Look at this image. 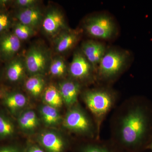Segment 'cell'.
I'll return each mask as SVG.
<instances>
[{"mask_svg": "<svg viewBox=\"0 0 152 152\" xmlns=\"http://www.w3.org/2000/svg\"><path fill=\"white\" fill-rule=\"evenodd\" d=\"M39 1L37 0H17L15 4L20 9L28 8L38 6Z\"/></svg>", "mask_w": 152, "mask_h": 152, "instance_id": "26", "label": "cell"}, {"mask_svg": "<svg viewBox=\"0 0 152 152\" xmlns=\"http://www.w3.org/2000/svg\"><path fill=\"white\" fill-rule=\"evenodd\" d=\"M84 28L91 37L101 40H108L115 35L116 28L111 17L104 14L88 18L85 21Z\"/></svg>", "mask_w": 152, "mask_h": 152, "instance_id": "6", "label": "cell"}, {"mask_svg": "<svg viewBox=\"0 0 152 152\" xmlns=\"http://www.w3.org/2000/svg\"><path fill=\"white\" fill-rule=\"evenodd\" d=\"M45 81L43 76H31L26 81L25 88L32 96L37 97L45 89Z\"/></svg>", "mask_w": 152, "mask_h": 152, "instance_id": "17", "label": "cell"}, {"mask_svg": "<svg viewBox=\"0 0 152 152\" xmlns=\"http://www.w3.org/2000/svg\"><path fill=\"white\" fill-rule=\"evenodd\" d=\"M42 11L38 6L20 9L16 14L18 21L36 29L39 26L43 19Z\"/></svg>", "mask_w": 152, "mask_h": 152, "instance_id": "13", "label": "cell"}, {"mask_svg": "<svg viewBox=\"0 0 152 152\" xmlns=\"http://www.w3.org/2000/svg\"><path fill=\"white\" fill-rule=\"evenodd\" d=\"M44 100L47 105L56 108L61 107L64 103L58 88L54 85H50L44 90Z\"/></svg>", "mask_w": 152, "mask_h": 152, "instance_id": "18", "label": "cell"}, {"mask_svg": "<svg viewBox=\"0 0 152 152\" xmlns=\"http://www.w3.org/2000/svg\"><path fill=\"white\" fill-rule=\"evenodd\" d=\"M14 132L15 127L12 123L7 118L0 115V137H10Z\"/></svg>", "mask_w": 152, "mask_h": 152, "instance_id": "24", "label": "cell"}, {"mask_svg": "<svg viewBox=\"0 0 152 152\" xmlns=\"http://www.w3.org/2000/svg\"><path fill=\"white\" fill-rule=\"evenodd\" d=\"M78 152H126L121 148L110 139L88 140L80 148Z\"/></svg>", "mask_w": 152, "mask_h": 152, "instance_id": "14", "label": "cell"}, {"mask_svg": "<svg viewBox=\"0 0 152 152\" xmlns=\"http://www.w3.org/2000/svg\"><path fill=\"white\" fill-rule=\"evenodd\" d=\"M80 32L71 29L62 32L55 38V50L57 53L64 54L72 50L80 39Z\"/></svg>", "mask_w": 152, "mask_h": 152, "instance_id": "11", "label": "cell"}, {"mask_svg": "<svg viewBox=\"0 0 152 152\" xmlns=\"http://www.w3.org/2000/svg\"><path fill=\"white\" fill-rule=\"evenodd\" d=\"M0 152H18V151L14 148L7 147V148H4L0 150Z\"/></svg>", "mask_w": 152, "mask_h": 152, "instance_id": "28", "label": "cell"}, {"mask_svg": "<svg viewBox=\"0 0 152 152\" xmlns=\"http://www.w3.org/2000/svg\"><path fill=\"white\" fill-rule=\"evenodd\" d=\"M35 33V29L18 21L14 25L13 33L20 41L27 40L34 36Z\"/></svg>", "mask_w": 152, "mask_h": 152, "instance_id": "23", "label": "cell"}, {"mask_svg": "<svg viewBox=\"0 0 152 152\" xmlns=\"http://www.w3.org/2000/svg\"><path fill=\"white\" fill-rule=\"evenodd\" d=\"M40 112L42 119L47 126H56L61 120V117L57 109L48 105L42 106Z\"/></svg>", "mask_w": 152, "mask_h": 152, "instance_id": "19", "label": "cell"}, {"mask_svg": "<svg viewBox=\"0 0 152 152\" xmlns=\"http://www.w3.org/2000/svg\"><path fill=\"white\" fill-rule=\"evenodd\" d=\"M11 19L8 14L0 13V34L5 33L11 26Z\"/></svg>", "mask_w": 152, "mask_h": 152, "instance_id": "25", "label": "cell"}, {"mask_svg": "<svg viewBox=\"0 0 152 152\" xmlns=\"http://www.w3.org/2000/svg\"><path fill=\"white\" fill-rule=\"evenodd\" d=\"M27 99L21 93H14L8 95L4 99V103L12 112L16 111L26 105Z\"/></svg>", "mask_w": 152, "mask_h": 152, "instance_id": "21", "label": "cell"}, {"mask_svg": "<svg viewBox=\"0 0 152 152\" xmlns=\"http://www.w3.org/2000/svg\"><path fill=\"white\" fill-rule=\"evenodd\" d=\"M147 150H150L152 152V141L151 142V143L149 145L148 147V149Z\"/></svg>", "mask_w": 152, "mask_h": 152, "instance_id": "29", "label": "cell"}, {"mask_svg": "<svg viewBox=\"0 0 152 152\" xmlns=\"http://www.w3.org/2000/svg\"><path fill=\"white\" fill-rule=\"evenodd\" d=\"M83 98L92 114L100 135L102 123L116 104L118 95L108 87H96L84 92Z\"/></svg>", "mask_w": 152, "mask_h": 152, "instance_id": "2", "label": "cell"}, {"mask_svg": "<svg viewBox=\"0 0 152 152\" xmlns=\"http://www.w3.org/2000/svg\"><path fill=\"white\" fill-rule=\"evenodd\" d=\"M21 48V41L13 33H3L0 36V56L4 59H13Z\"/></svg>", "mask_w": 152, "mask_h": 152, "instance_id": "12", "label": "cell"}, {"mask_svg": "<svg viewBox=\"0 0 152 152\" xmlns=\"http://www.w3.org/2000/svg\"><path fill=\"white\" fill-rule=\"evenodd\" d=\"M107 50L102 43L94 40H88L82 43L80 50L97 73L98 66Z\"/></svg>", "mask_w": 152, "mask_h": 152, "instance_id": "9", "label": "cell"}, {"mask_svg": "<svg viewBox=\"0 0 152 152\" xmlns=\"http://www.w3.org/2000/svg\"><path fill=\"white\" fill-rule=\"evenodd\" d=\"M2 96V94L1 92L0 91V99L1 98Z\"/></svg>", "mask_w": 152, "mask_h": 152, "instance_id": "30", "label": "cell"}, {"mask_svg": "<svg viewBox=\"0 0 152 152\" xmlns=\"http://www.w3.org/2000/svg\"><path fill=\"white\" fill-rule=\"evenodd\" d=\"M18 124L20 127L24 131L34 130L39 124V120L34 111H26L19 117Z\"/></svg>", "mask_w": 152, "mask_h": 152, "instance_id": "20", "label": "cell"}, {"mask_svg": "<svg viewBox=\"0 0 152 152\" xmlns=\"http://www.w3.org/2000/svg\"><path fill=\"white\" fill-rule=\"evenodd\" d=\"M39 140L48 152H64L67 148L65 140L54 132L49 131L42 133Z\"/></svg>", "mask_w": 152, "mask_h": 152, "instance_id": "15", "label": "cell"}, {"mask_svg": "<svg viewBox=\"0 0 152 152\" xmlns=\"http://www.w3.org/2000/svg\"><path fill=\"white\" fill-rule=\"evenodd\" d=\"M111 138L126 152H142L152 141V102L143 96L126 100L110 120Z\"/></svg>", "mask_w": 152, "mask_h": 152, "instance_id": "1", "label": "cell"}, {"mask_svg": "<svg viewBox=\"0 0 152 152\" xmlns=\"http://www.w3.org/2000/svg\"><path fill=\"white\" fill-rule=\"evenodd\" d=\"M28 152H45L37 146H33L30 148Z\"/></svg>", "mask_w": 152, "mask_h": 152, "instance_id": "27", "label": "cell"}, {"mask_svg": "<svg viewBox=\"0 0 152 152\" xmlns=\"http://www.w3.org/2000/svg\"><path fill=\"white\" fill-rule=\"evenodd\" d=\"M26 72L24 58L17 57L11 60L6 70V75L10 81H20L24 77Z\"/></svg>", "mask_w": 152, "mask_h": 152, "instance_id": "16", "label": "cell"}, {"mask_svg": "<svg viewBox=\"0 0 152 152\" xmlns=\"http://www.w3.org/2000/svg\"><path fill=\"white\" fill-rule=\"evenodd\" d=\"M129 53L120 49H107L97 70V80L110 83L124 70L129 61Z\"/></svg>", "mask_w": 152, "mask_h": 152, "instance_id": "3", "label": "cell"}, {"mask_svg": "<svg viewBox=\"0 0 152 152\" xmlns=\"http://www.w3.org/2000/svg\"><path fill=\"white\" fill-rule=\"evenodd\" d=\"M68 68L69 66L64 58L58 56L51 60L48 70L52 75L61 77L68 73Z\"/></svg>", "mask_w": 152, "mask_h": 152, "instance_id": "22", "label": "cell"}, {"mask_svg": "<svg viewBox=\"0 0 152 152\" xmlns=\"http://www.w3.org/2000/svg\"><path fill=\"white\" fill-rule=\"evenodd\" d=\"M82 86L80 82L70 79L59 83L58 86L64 103L69 108L77 102Z\"/></svg>", "mask_w": 152, "mask_h": 152, "instance_id": "10", "label": "cell"}, {"mask_svg": "<svg viewBox=\"0 0 152 152\" xmlns=\"http://www.w3.org/2000/svg\"><path fill=\"white\" fill-rule=\"evenodd\" d=\"M41 26L47 35L54 38L62 32L69 29L63 14L59 10L55 8L50 9L44 15Z\"/></svg>", "mask_w": 152, "mask_h": 152, "instance_id": "8", "label": "cell"}, {"mask_svg": "<svg viewBox=\"0 0 152 152\" xmlns=\"http://www.w3.org/2000/svg\"><path fill=\"white\" fill-rule=\"evenodd\" d=\"M24 58L26 72L31 76L43 75L48 70L52 60L48 50L40 45L32 46Z\"/></svg>", "mask_w": 152, "mask_h": 152, "instance_id": "5", "label": "cell"}, {"mask_svg": "<svg viewBox=\"0 0 152 152\" xmlns=\"http://www.w3.org/2000/svg\"><path fill=\"white\" fill-rule=\"evenodd\" d=\"M75 105L70 108L66 114L64 126L71 132L86 136L88 140L100 139L94 119Z\"/></svg>", "mask_w": 152, "mask_h": 152, "instance_id": "4", "label": "cell"}, {"mask_svg": "<svg viewBox=\"0 0 152 152\" xmlns=\"http://www.w3.org/2000/svg\"><path fill=\"white\" fill-rule=\"evenodd\" d=\"M71 79L80 82H94L97 80L96 72L89 62L81 52L76 51L68 68Z\"/></svg>", "mask_w": 152, "mask_h": 152, "instance_id": "7", "label": "cell"}]
</instances>
